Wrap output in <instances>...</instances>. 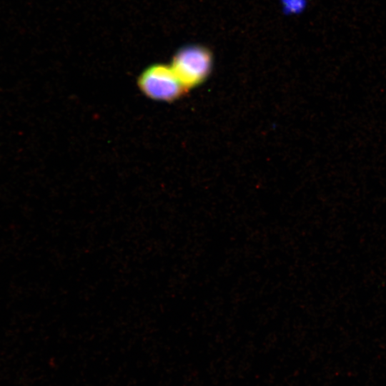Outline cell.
I'll return each instance as SVG.
<instances>
[{"label":"cell","mask_w":386,"mask_h":386,"mask_svg":"<svg viewBox=\"0 0 386 386\" xmlns=\"http://www.w3.org/2000/svg\"><path fill=\"white\" fill-rule=\"evenodd\" d=\"M137 85L148 98L166 102H174L188 91L172 67L162 64H153L143 71Z\"/></svg>","instance_id":"obj_2"},{"label":"cell","mask_w":386,"mask_h":386,"mask_svg":"<svg viewBox=\"0 0 386 386\" xmlns=\"http://www.w3.org/2000/svg\"><path fill=\"white\" fill-rule=\"evenodd\" d=\"M212 54L200 46H188L174 56L170 66L184 88L189 91L206 80L211 72Z\"/></svg>","instance_id":"obj_1"}]
</instances>
